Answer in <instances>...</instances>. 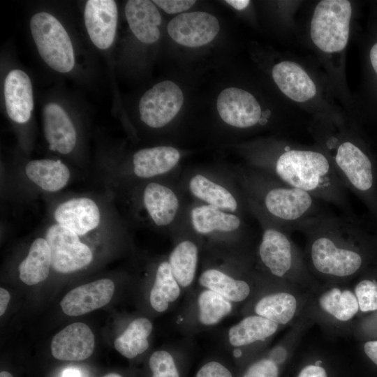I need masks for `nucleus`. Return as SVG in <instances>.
Segmentation results:
<instances>
[{
  "instance_id": "obj_30",
  "label": "nucleus",
  "mask_w": 377,
  "mask_h": 377,
  "mask_svg": "<svg viewBox=\"0 0 377 377\" xmlns=\"http://www.w3.org/2000/svg\"><path fill=\"white\" fill-rule=\"evenodd\" d=\"M153 330L151 322L146 318L132 320L114 342L115 349L124 357L133 359L149 347L148 337Z\"/></svg>"
},
{
  "instance_id": "obj_2",
  "label": "nucleus",
  "mask_w": 377,
  "mask_h": 377,
  "mask_svg": "<svg viewBox=\"0 0 377 377\" xmlns=\"http://www.w3.org/2000/svg\"><path fill=\"white\" fill-rule=\"evenodd\" d=\"M249 184L257 194L263 211L291 231L325 212L320 200L301 189L288 186L271 175H253Z\"/></svg>"
},
{
  "instance_id": "obj_9",
  "label": "nucleus",
  "mask_w": 377,
  "mask_h": 377,
  "mask_svg": "<svg viewBox=\"0 0 377 377\" xmlns=\"http://www.w3.org/2000/svg\"><path fill=\"white\" fill-rule=\"evenodd\" d=\"M167 29L176 43L197 47L210 43L219 34L220 24L214 15L195 11L179 14L169 22Z\"/></svg>"
},
{
  "instance_id": "obj_24",
  "label": "nucleus",
  "mask_w": 377,
  "mask_h": 377,
  "mask_svg": "<svg viewBox=\"0 0 377 377\" xmlns=\"http://www.w3.org/2000/svg\"><path fill=\"white\" fill-rule=\"evenodd\" d=\"M52 267L51 252L45 239L38 238L31 244L28 255L19 265V276L31 286L45 280Z\"/></svg>"
},
{
  "instance_id": "obj_34",
  "label": "nucleus",
  "mask_w": 377,
  "mask_h": 377,
  "mask_svg": "<svg viewBox=\"0 0 377 377\" xmlns=\"http://www.w3.org/2000/svg\"><path fill=\"white\" fill-rule=\"evenodd\" d=\"M354 293L362 312L377 310V282L375 280H361L355 285Z\"/></svg>"
},
{
  "instance_id": "obj_41",
  "label": "nucleus",
  "mask_w": 377,
  "mask_h": 377,
  "mask_svg": "<svg viewBox=\"0 0 377 377\" xmlns=\"http://www.w3.org/2000/svg\"><path fill=\"white\" fill-rule=\"evenodd\" d=\"M226 1L234 8L239 10L246 8L250 3L249 0H227Z\"/></svg>"
},
{
  "instance_id": "obj_31",
  "label": "nucleus",
  "mask_w": 377,
  "mask_h": 377,
  "mask_svg": "<svg viewBox=\"0 0 377 377\" xmlns=\"http://www.w3.org/2000/svg\"><path fill=\"white\" fill-rule=\"evenodd\" d=\"M321 309L339 321L351 320L359 311V304L353 292L334 287L323 293L318 298Z\"/></svg>"
},
{
  "instance_id": "obj_27",
  "label": "nucleus",
  "mask_w": 377,
  "mask_h": 377,
  "mask_svg": "<svg viewBox=\"0 0 377 377\" xmlns=\"http://www.w3.org/2000/svg\"><path fill=\"white\" fill-rule=\"evenodd\" d=\"M198 257V248L190 240L180 242L170 253L168 261L173 276L182 288H186L193 283Z\"/></svg>"
},
{
  "instance_id": "obj_22",
  "label": "nucleus",
  "mask_w": 377,
  "mask_h": 377,
  "mask_svg": "<svg viewBox=\"0 0 377 377\" xmlns=\"http://www.w3.org/2000/svg\"><path fill=\"white\" fill-rule=\"evenodd\" d=\"M193 229L199 234L207 235L214 231L234 232L242 226L237 215L228 213L209 205L195 207L191 212Z\"/></svg>"
},
{
  "instance_id": "obj_40",
  "label": "nucleus",
  "mask_w": 377,
  "mask_h": 377,
  "mask_svg": "<svg viewBox=\"0 0 377 377\" xmlns=\"http://www.w3.org/2000/svg\"><path fill=\"white\" fill-rule=\"evenodd\" d=\"M10 300V294L4 288H0V316H2L8 306Z\"/></svg>"
},
{
  "instance_id": "obj_3",
  "label": "nucleus",
  "mask_w": 377,
  "mask_h": 377,
  "mask_svg": "<svg viewBox=\"0 0 377 377\" xmlns=\"http://www.w3.org/2000/svg\"><path fill=\"white\" fill-rule=\"evenodd\" d=\"M328 158L342 184L362 199L377 216V171L369 156L352 140L327 136Z\"/></svg>"
},
{
  "instance_id": "obj_11",
  "label": "nucleus",
  "mask_w": 377,
  "mask_h": 377,
  "mask_svg": "<svg viewBox=\"0 0 377 377\" xmlns=\"http://www.w3.org/2000/svg\"><path fill=\"white\" fill-rule=\"evenodd\" d=\"M114 292V284L112 280H97L69 291L61 301L60 306L68 316H81L106 305Z\"/></svg>"
},
{
  "instance_id": "obj_10",
  "label": "nucleus",
  "mask_w": 377,
  "mask_h": 377,
  "mask_svg": "<svg viewBox=\"0 0 377 377\" xmlns=\"http://www.w3.org/2000/svg\"><path fill=\"white\" fill-rule=\"evenodd\" d=\"M216 108L223 121L239 128L254 126L262 114L256 98L249 91L237 87L221 91L217 98Z\"/></svg>"
},
{
  "instance_id": "obj_8",
  "label": "nucleus",
  "mask_w": 377,
  "mask_h": 377,
  "mask_svg": "<svg viewBox=\"0 0 377 377\" xmlns=\"http://www.w3.org/2000/svg\"><path fill=\"white\" fill-rule=\"evenodd\" d=\"M184 101L181 89L165 80L147 90L139 102L141 120L151 128L167 125L180 110Z\"/></svg>"
},
{
  "instance_id": "obj_32",
  "label": "nucleus",
  "mask_w": 377,
  "mask_h": 377,
  "mask_svg": "<svg viewBox=\"0 0 377 377\" xmlns=\"http://www.w3.org/2000/svg\"><path fill=\"white\" fill-rule=\"evenodd\" d=\"M198 320L203 326L219 324L232 311V303L219 294L204 288L197 297Z\"/></svg>"
},
{
  "instance_id": "obj_29",
  "label": "nucleus",
  "mask_w": 377,
  "mask_h": 377,
  "mask_svg": "<svg viewBox=\"0 0 377 377\" xmlns=\"http://www.w3.org/2000/svg\"><path fill=\"white\" fill-rule=\"evenodd\" d=\"M181 293L182 287L173 276L168 261H162L157 267L149 294L151 307L157 312H165Z\"/></svg>"
},
{
  "instance_id": "obj_4",
  "label": "nucleus",
  "mask_w": 377,
  "mask_h": 377,
  "mask_svg": "<svg viewBox=\"0 0 377 377\" xmlns=\"http://www.w3.org/2000/svg\"><path fill=\"white\" fill-rule=\"evenodd\" d=\"M263 221V234L258 253L263 265L276 278L302 274L306 267L290 232L254 207Z\"/></svg>"
},
{
  "instance_id": "obj_13",
  "label": "nucleus",
  "mask_w": 377,
  "mask_h": 377,
  "mask_svg": "<svg viewBox=\"0 0 377 377\" xmlns=\"http://www.w3.org/2000/svg\"><path fill=\"white\" fill-rule=\"evenodd\" d=\"M94 344V335L89 326L83 323H74L53 337L51 352L59 360L80 361L91 355Z\"/></svg>"
},
{
  "instance_id": "obj_35",
  "label": "nucleus",
  "mask_w": 377,
  "mask_h": 377,
  "mask_svg": "<svg viewBox=\"0 0 377 377\" xmlns=\"http://www.w3.org/2000/svg\"><path fill=\"white\" fill-rule=\"evenodd\" d=\"M242 377H279L278 365L269 357L252 363Z\"/></svg>"
},
{
  "instance_id": "obj_19",
  "label": "nucleus",
  "mask_w": 377,
  "mask_h": 377,
  "mask_svg": "<svg viewBox=\"0 0 377 377\" xmlns=\"http://www.w3.org/2000/svg\"><path fill=\"white\" fill-rule=\"evenodd\" d=\"M180 159L179 151L170 146L142 149L133 156V172L140 178H151L168 172Z\"/></svg>"
},
{
  "instance_id": "obj_21",
  "label": "nucleus",
  "mask_w": 377,
  "mask_h": 377,
  "mask_svg": "<svg viewBox=\"0 0 377 377\" xmlns=\"http://www.w3.org/2000/svg\"><path fill=\"white\" fill-rule=\"evenodd\" d=\"M27 177L44 191L56 192L68 183L71 173L58 160L40 159L29 161L25 167Z\"/></svg>"
},
{
  "instance_id": "obj_28",
  "label": "nucleus",
  "mask_w": 377,
  "mask_h": 377,
  "mask_svg": "<svg viewBox=\"0 0 377 377\" xmlns=\"http://www.w3.org/2000/svg\"><path fill=\"white\" fill-rule=\"evenodd\" d=\"M296 297L288 292H276L262 297L255 304V314L279 325H286L295 317Z\"/></svg>"
},
{
  "instance_id": "obj_25",
  "label": "nucleus",
  "mask_w": 377,
  "mask_h": 377,
  "mask_svg": "<svg viewBox=\"0 0 377 377\" xmlns=\"http://www.w3.org/2000/svg\"><path fill=\"white\" fill-rule=\"evenodd\" d=\"M198 283L204 288L219 294L232 303L245 300L251 293V287L246 281L235 279L214 268L203 271Z\"/></svg>"
},
{
  "instance_id": "obj_12",
  "label": "nucleus",
  "mask_w": 377,
  "mask_h": 377,
  "mask_svg": "<svg viewBox=\"0 0 377 377\" xmlns=\"http://www.w3.org/2000/svg\"><path fill=\"white\" fill-rule=\"evenodd\" d=\"M117 8L112 0H89L84 9L85 26L92 43L108 49L112 44L117 23Z\"/></svg>"
},
{
  "instance_id": "obj_38",
  "label": "nucleus",
  "mask_w": 377,
  "mask_h": 377,
  "mask_svg": "<svg viewBox=\"0 0 377 377\" xmlns=\"http://www.w3.org/2000/svg\"><path fill=\"white\" fill-rule=\"evenodd\" d=\"M320 362H316L315 364L304 367L297 377H327L325 369L320 366Z\"/></svg>"
},
{
  "instance_id": "obj_43",
  "label": "nucleus",
  "mask_w": 377,
  "mask_h": 377,
  "mask_svg": "<svg viewBox=\"0 0 377 377\" xmlns=\"http://www.w3.org/2000/svg\"><path fill=\"white\" fill-rule=\"evenodd\" d=\"M64 377H81L76 371L68 370Z\"/></svg>"
},
{
  "instance_id": "obj_42",
  "label": "nucleus",
  "mask_w": 377,
  "mask_h": 377,
  "mask_svg": "<svg viewBox=\"0 0 377 377\" xmlns=\"http://www.w3.org/2000/svg\"><path fill=\"white\" fill-rule=\"evenodd\" d=\"M369 57L371 66L377 74V43L372 46L370 50Z\"/></svg>"
},
{
  "instance_id": "obj_44",
  "label": "nucleus",
  "mask_w": 377,
  "mask_h": 377,
  "mask_svg": "<svg viewBox=\"0 0 377 377\" xmlns=\"http://www.w3.org/2000/svg\"><path fill=\"white\" fill-rule=\"evenodd\" d=\"M0 377H13L11 374L8 371H1Z\"/></svg>"
},
{
  "instance_id": "obj_33",
  "label": "nucleus",
  "mask_w": 377,
  "mask_h": 377,
  "mask_svg": "<svg viewBox=\"0 0 377 377\" xmlns=\"http://www.w3.org/2000/svg\"><path fill=\"white\" fill-rule=\"evenodd\" d=\"M151 377H181V374L173 355L168 350L154 352L149 360Z\"/></svg>"
},
{
  "instance_id": "obj_26",
  "label": "nucleus",
  "mask_w": 377,
  "mask_h": 377,
  "mask_svg": "<svg viewBox=\"0 0 377 377\" xmlns=\"http://www.w3.org/2000/svg\"><path fill=\"white\" fill-rule=\"evenodd\" d=\"M188 187L193 195L207 205L230 212L239 208V203L230 191L200 174L191 178Z\"/></svg>"
},
{
  "instance_id": "obj_15",
  "label": "nucleus",
  "mask_w": 377,
  "mask_h": 377,
  "mask_svg": "<svg viewBox=\"0 0 377 377\" xmlns=\"http://www.w3.org/2000/svg\"><path fill=\"white\" fill-rule=\"evenodd\" d=\"M4 98L9 117L19 124L29 121L34 108L31 80L24 71L15 69L4 82Z\"/></svg>"
},
{
  "instance_id": "obj_14",
  "label": "nucleus",
  "mask_w": 377,
  "mask_h": 377,
  "mask_svg": "<svg viewBox=\"0 0 377 377\" xmlns=\"http://www.w3.org/2000/svg\"><path fill=\"white\" fill-rule=\"evenodd\" d=\"M57 223L77 235L96 228L100 223V211L96 202L88 198H77L59 205L54 213Z\"/></svg>"
},
{
  "instance_id": "obj_20",
  "label": "nucleus",
  "mask_w": 377,
  "mask_h": 377,
  "mask_svg": "<svg viewBox=\"0 0 377 377\" xmlns=\"http://www.w3.org/2000/svg\"><path fill=\"white\" fill-rule=\"evenodd\" d=\"M143 202L151 219L158 226L171 223L179 209V200L175 193L169 187L156 182H151L146 186Z\"/></svg>"
},
{
  "instance_id": "obj_36",
  "label": "nucleus",
  "mask_w": 377,
  "mask_h": 377,
  "mask_svg": "<svg viewBox=\"0 0 377 377\" xmlns=\"http://www.w3.org/2000/svg\"><path fill=\"white\" fill-rule=\"evenodd\" d=\"M195 377H233L230 370L223 363L212 360L202 364Z\"/></svg>"
},
{
  "instance_id": "obj_16",
  "label": "nucleus",
  "mask_w": 377,
  "mask_h": 377,
  "mask_svg": "<svg viewBox=\"0 0 377 377\" xmlns=\"http://www.w3.org/2000/svg\"><path fill=\"white\" fill-rule=\"evenodd\" d=\"M43 118L49 148L63 154L72 151L76 144V131L66 111L57 103H47L43 108Z\"/></svg>"
},
{
  "instance_id": "obj_1",
  "label": "nucleus",
  "mask_w": 377,
  "mask_h": 377,
  "mask_svg": "<svg viewBox=\"0 0 377 377\" xmlns=\"http://www.w3.org/2000/svg\"><path fill=\"white\" fill-rule=\"evenodd\" d=\"M297 230L307 239L309 266L318 275L344 279L362 267L364 256L359 244L363 235L353 217L325 212L304 222Z\"/></svg>"
},
{
  "instance_id": "obj_45",
  "label": "nucleus",
  "mask_w": 377,
  "mask_h": 377,
  "mask_svg": "<svg viewBox=\"0 0 377 377\" xmlns=\"http://www.w3.org/2000/svg\"><path fill=\"white\" fill-rule=\"evenodd\" d=\"M104 377H122V376L116 373H110V374H107Z\"/></svg>"
},
{
  "instance_id": "obj_18",
  "label": "nucleus",
  "mask_w": 377,
  "mask_h": 377,
  "mask_svg": "<svg viewBox=\"0 0 377 377\" xmlns=\"http://www.w3.org/2000/svg\"><path fill=\"white\" fill-rule=\"evenodd\" d=\"M129 27L142 43H154L160 37V13L154 2L148 0H129L125 6Z\"/></svg>"
},
{
  "instance_id": "obj_37",
  "label": "nucleus",
  "mask_w": 377,
  "mask_h": 377,
  "mask_svg": "<svg viewBox=\"0 0 377 377\" xmlns=\"http://www.w3.org/2000/svg\"><path fill=\"white\" fill-rule=\"evenodd\" d=\"M169 14L182 13L190 8L195 3L193 0H155L153 1Z\"/></svg>"
},
{
  "instance_id": "obj_7",
  "label": "nucleus",
  "mask_w": 377,
  "mask_h": 377,
  "mask_svg": "<svg viewBox=\"0 0 377 377\" xmlns=\"http://www.w3.org/2000/svg\"><path fill=\"white\" fill-rule=\"evenodd\" d=\"M51 252L52 267L60 273H70L87 266L93 259L91 249L78 235L59 224L51 226L45 234Z\"/></svg>"
},
{
  "instance_id": "obj_5",
  "label": "nucleus",
  "mask_w": 377,
  "mask_h": 377,
  "mask_svg": "<svg viewBox=\"0 0 377 377\" xmlns=\"http://www.w3.org/2000/svg\"><path fill=\"white\" fill-rule=\"evenodd\" d=\"M351 14L349 1H320L313 11L310 27L316 47L327 53L343 50L349 37Z\"/></svg>"
},
{
  "instance_id": "obj_17",
  "label": "nucleus",
  "mask_w": 377,
  "mask_h": 377,
  "mask_svg": "<svg viewBox=\"0 0 377 377\" xmlns=\"http://www.w3.org/2000/svg\"><path fill=\"white\" fill-rule=\"evenodd\" d=\"M272 74L279 89L294 101H307L316 94L313 81L297 63L281 61L273 67Z\"/></svg>"
},
{
  "instance_id": "obj_39",
  "label": "nucleus",
  "mask_w": 377,
  "mask_h": 377,
  "mask_svg": "<svg viewBox=\"0 0 377 377\" xmlns=\"http://www.w3.org/2000/svg\"><path fill=\"white\" fill-rule=\"evenodd\" d=\"M364 350L367 356L377 365V340L366 342Z\"/></svg>"
},
{
  "instance_id": "obj_23",
  "label": "nucleus",
  "mask_w": 377,
  "mask_h": 377,
  "mask_svg": "<svg viewBox=\"0 0 377 377\" xmlns=\"http://www.w3.org/2000/svg\"><path fill=\"white\" fill-rule=\"evenodd\" d=\"M279 325L263 316H248L230 327L228 339L233 347H242L266 339L274 334Z\"/></svg>"
},
{
  "instance_id": "obj_6",
  "label": "nucleus",
  "mask_w": 377,
  "mask_h": 377,
  "mask_svg": "<svg viewBox=\"0 0 377 377\" xmlns=\"http://www.w3.org/2000/svg\"><path fill=\"white\" fill-rule=\"evenodd\" d=\"M30 29L38 51L52 69L67 73L75 64L70 37L60 22L52 15L40 12L30 20Z\"/></svg>"
}]
</instances>
